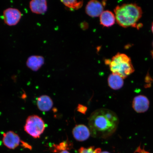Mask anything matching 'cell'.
<instances>
[{
    "instance_id": "1",
    "label": "cell",
    "mask_w": 153,
    "mask_h": 153,
    "mask_svg": "<svg viewBox=\"0 0 153 153\" xmlns=\"http://www.w3.org/2000/svg\"><path fill=\"white\" fill-rule=\"evenodd\" d=\"M119 119L114 112L106 108L94 111L89 117L88 124L92 136L106 139L114 133L117 129Z\"/></svg>"
},
{
    "instance_id": "2",
    "label": "cell",
    "mask_w": 153,
    "mask_h": 153,
    "mask_svg": "<svg viewBox=\"0 0 153 153\" xmlns=\"http://www.w3.org/2000/svg\"><path fill=\"white\" fill-rule=\"evenodd\" d=\"M114 11L117 22L123 28L136 27L143 14L141 7L133 3L118 5Z\"/></svg>"
},
{
    "instance_id": "3",
    "label": "cell",
    "mask_w": 153,
    "mask_h": 153,
    "mask_svg": "<svg viewBox=\"0 0 153 153\" xmlns=\"http://www.w3.org/2000/svg\"><path fill=\"white\" fill-rule=\"evenodd\" d=\"M105 63L109 65L112 74H118L123 79L134 71L131 58L124 53H117L111 60H105Z\"/></svg>"
},
{
    "instance_id": "4",
    "label": "cell",
    "mask_w": 153,
    "mask_h": 153,
    "mask_svg": "<svg viewBox=\"0 0 153 153\" xmlns=\"http://www.w3.org/2000/svg\"><path fill=\"white\" fill-rule=\"evenodd\" d=\"M45 128V124L42 118L36 115L28 116L24 127L26 132L35 139L39 138Z\"/></svg>"
},
{
    "instance_id": "5",
    "label": "cell",
    "mask_w": 153,
    "mask_h": 153,
    "mask_svg": "<svg viewBox=\"0 0 153 153\" xmlns=\"http://www.w3.org/2000/svg\"><path fill=\"white\" fill-rule=\"evenodd\" d=\"M22 16V12L18 9L9 7L3 11L4 22L8 26L16 25L20 22Z\"/></svg>"
},
{
    "instance_id": "6",
    "label": "cell",
    "mask_w": 153,
    "mask_h": 153,
    "mask_svg": "<svg viewBox=\"0 0 153 153\" xmlns=\"http://www.w3.org/2000/svg\"><path fill=\"white\" fill-rule=\"evenodd\" d=\"M3 142L7 148L14 150L22 143L18 134L12 131H9L3 134Z\"/></svg>"
},
{
    "instance_id": "7",
    "label": "cell",
    "mask_w": 153,
    "mask_h": 153,
    "mask_svg": "<svg viewBox=\"0 0 153 153\" xmlns=\"http://www.w3.org/2000/svg\"><path fill=\"white\" fill-rule=\"evenodd\" d=\"M105 3L94 0L89 1L85 7L86 14L92 18L100 16L104 11Z\"/></svg>"
},
{
    "instance_id": "8",
    "label": "cell",
    "mask_w": 153,
    "mask_h": 153,
    "mask_svg": "<svg viewBox=\"0 0 153 153\" xmlns=\"http://www.w3.org/2000/svg\"><path fill=\"white\" fill-rule=\"evenodd\" d=\"M150 102L146 97L143 95H139L134 98L132 106L136 112L141 113L148 111L149 108Z\"/></svg>"
},
{
    "instance_id": "9",
    "label": "cell",
    "mask_w": 153,
    "mask_h": 153,
    "mask_svg": "<svg viewBox=\"0 0 153 153\" xmlns=\"http://www.w3.org/2000/svg\"><path fill=\"white\" fill-rule=\"evenodd\" d=\"M91 131L87 126L83 124L76 125L72 130L74 138L79 141H83L89 138Z\"/></svg>"
},
{
    "instance_id": "10",
    "label": "cell",
    "mask_w": 153,
    "mask_h": 153,
    "mask_svg": "<svg viewBox=\"0 0 153 153\" xmlns=\"http://www.w3.org/2000/svg\"><path fill=\"white\" fill-rule=\"evenodd\" d=\"M30 11L34 14L43 15L48 10V4L45 0H32L29 3Z\"/></svg>"
},
{
    "instance_id": "11",
    "label": "cell",
    "mask_w": 153,
    "mask_h": 153,
    "mask_svg": "<svg viewBox=\"0 0 153 153\" xmlns=\"http://www.w3.org/2000/svg\"><path fill=\"white\" fill-rule=\"evenodd\" d=\"M44 57L39 55H32L28 57L26 62L28 68L33 71H37L45 64Z\"/></svg>"
},
{
    "instance_id": "12",
    "label": "cell",
    "mask_w": 153,
    "mask_h": 153,
    "mask_svg": "<svg viewBox=\"0 0 153 153\" xmlns=\"http://www.w3.org/2000/svg\"><path fill=\"white\" fill-rule=\"evenodd\" d=\"M37 105L39 110L47 112L50 110L52 108L53 102L50 97L47 95H43L37 98Z\"/></svg>"
},
{
    "instance_id": "13",
    "label": "cell",
    "mask_w": 153,
    "mask_h": 153,
    "mask_svg": "<svg viewBox=\"0 0 153 153\" xmlns=\"http://www.w3.org/2000/svg\"><path fill=\"white\" fill-rule=\"evenodd\" d=\"M100 16V24L105 27H110L115 24V16L111 11H104Z\"/></svg>"
},
{
    "instance_id": "14",
    "label": "cell",
    "mask_w": 153,
    "mask_h": 153,
    "mask_svg": "<svg viewBox=\"0 0 153 153\" xmlns=\"http://www.w3.org/2000/svg\"><path fill=\"white\" fill-rule=\"evenodd\" d=\"M123 78L116 74H110L108 78V83L111 88L117 90L121 89L124 85Z\"/></svg>"
},
{
    "instance_id": "15",
    "label": "cell",
    "mask_w": 153,
    "mask_h": 153,
    "mask_svg": "<svg viewBox=\"0 0 153 153\" xmlns=\"http://www.w3.org/2000/svg\"><path fill=\"white\" fill-rule=\"evenodd\" d=\"M72 143L68 141H64L58 145H53L52 150L53 152H60L63 151L70 150L72 148Z\"/></svg>"
},
{
    "instance_id": "16",
    "label": "cell",
    "mask_w": 153,
    "mask_h": 153,
    "mask_svg": "<svg viewBox=\"0 0 153 153\" xmlns=\"http://www.w3.org/2000/svg\"><path fill=\"white\" fill-rule=\"evenodd\" d=\"M61 2L66 7L71 10H77L81 8L83 5V1H61Z\"/></svg>"
},
{
    "instance_id": "17",
    "label": "cell",
    "mask_w": 153,
    "mask_h": 153,
    "mask_svg": "<svg viewBox=\"0 0 153 153\" xmlns=\"http://www.w3.org/2000/svg\"><path fill=\"white\" fill-rule=\"evenodd\" d=\"M78 151V153H100L101 152L100 148L95 149L94 146L90 147L87 148L81 147Z\"/></svg>"
},
{
    "instance_id": "18",
    "label": "cell",
    "mask_w": 153,
    "mask_h": 153,
    "mask_svg": "<svg viewBox=\"0 0 153 153\" xmlns=\"http://www.w3.org/2000/svg\"><path fill=\"white\" fill-rule=\"evenodd\" d=\"M87 110V107L83 105L79 104L77 107V111L82 114H85Z\"/></svg>"
},
{
    "instance_id": "19",
    "label": "cell",
    "mask_w": 153,
    "mask_h": 153,
    "mask_svg": "<svg viewBox=\"0 0 153 153\" xmlns=\"http://www.w3.org/2000/svg\"><path fill=\"white\" fill-rule=\"evenodd\" d=\"M58 153H70V152H69L68 151L65 150V151H62V152H59Z\"/></svg>"
},
{
    "instance_id": "20",
    "label": "cell",
    "mask_w": 153,
    "mask_h": 153,
    "mask_svg": "<svg viewBox=\"0 0 153 153\" xmlns=\"http://www.w3.org/2000/svg\"><path fill=\"white\" fill-rule=\"evenodd\" d=\"M100 153H110V152H101Z\"/></svg>"
},
{
    "instance_id": "21",
    "label": "cell",
    "mask_w": 153,
    "mask_h": 153,
    "mask_svg": "<svg viewBox=\"0 0 153 153\" xmlns=\"http://www.w3.org/2000/svg\"><path fill=\"white\" fill-rule=\"evenodd\" d=\"M152 31L153 33V22L152 25Z\"/></svg>"
},
{
    "instance_id": "22",
    "label": "cell",
    "mask_w": 153,
    "mask_h": 153,
    "mask_svg": "<svg viewBox=\"0 0 153 153\" xmlns=\"http://www.w3.org/2000/svg\"><path fill=\"white\" fill-rule=\"evenodd\" d=\"M152 56L153 57V51L152 52Z\"/></svg>"
},
{
    "instance_id": "23",
    "label": "cell",
    "mask_w": 153,
    "mask_h": 153,
    "mask_svg": "<svg viewBox=\"0 0 153 153\" xmlns=\"http://www.w3.org/2000/svg\"></svg>"
}]
</instances>
